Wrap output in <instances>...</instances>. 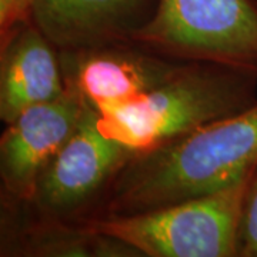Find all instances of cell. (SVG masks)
Returning <instances> with one entry per match:
<instances>
[{"label": "cell", "instance_id": "1", "mask_svg": "<svg viewBox=\"0 0 257 257\" xmlns=\"http://www.w3.org/2000/svg\"><path fill=\"white\" fill-rule=\"evenodd\" d=\"M257 166V101L135 153L90 217L124 216L220 192ZM89 219V217H87Z\"/></svg>", "mask_w": 257, "mask_h": 257}, {"label": "cell", "instance_id": "2", "mask_svg": "<svg viewBox=\"0 0 257 257\" xmlns=\"http://www.w3.org/2000/svg\"><path fill=\"white\" fill-rule=\"evenodd\" d=\"M257 101V73L207 62H184L138 99L97 111V126L133 152L165 143Z\"/></svg>", "mask_w": 257, "mask_h": 257}, {"label": "cell", "instance_id": "3", "mask_svg": "<svg viewBox=\"0 0 257 257\" xmlns=\"http://www.w3.org/2000/svg\"><path fill=\"white\" fill-rule=\"evenodd\" d=\"M254 169L213 194L135 214L96 216L83 221L126 243L139 257H239L241 217Z\"/></svg>", "mask_w": 257, "mask_h": 257}, {"label": "cell", "instance_id": "4", "mask_svg": "<svg viewBox=\"0 0 257 257\" xmlns=\"http://www.w3.org/2000/svg\"><path fill=\"white\" fill-rule=\"evenodd\" d=\"M132 42L179 62L257 73V0H156Z\"/></svg>", "mask_w": 257, "mask_h": 257}, {"label": "cell", "instance_id": "5", "mask_svg": "<svg viewBox=\"0 0 257 257\" xmlns=\"http://www.w3.org/2000/svg\"><path fill=\"white\" fill-rule=\"evenodd\" d=\"M135 153L101 132L97 111L89 104L72 138L45 169L28 204L46 217L80 221L87 209L96 210L111 180Z\"/></svg>", "mask_w": 257, "mask_h": 257}, {"label": "cell", "instance_id": "6", "mask_svg": "<svg viewBox=\"0 0 257 257\" xmlns=\"http://www.w3.org/2000/svg\"><path fill=\"white\" fill-rule=\"evenodd\" d=\"M89 103L66 86L6 124L0 138V180L6 200L30 203L47 165L72 138Z\"/></svg>", "mask_w": 257, "mask_h": 257}, {"label": "cell", "instance_id": "7", "mask_svg": "<svg viewBox=\"0 0 257 257\" xmlns=\"http://www.w3.org/2000/svg\"><path fill=\"white\" fill-rule=\"evenodd\" d=\"M66 86L96 111L138 99L167 80L184 62L169 59L132 40L59 52Z\"/></svg>", "mask_w": 257, "mask_h": 257}, {"label": "cell", "instance_id": "8", "mask_svg": "<svg viewBox=\"0 0 257 257\" xmlns=\"http://www.w3.org/2000/svg\"><path fill=\"white\" fill-rule=\"evenodd\" d=\"M156 0H35L32 23L59 52L132 40Z\"/></svg>", "mask_w": 257, "mask_h": 257}, {"label": "cell", "instance_id": "9", "mask_svg": "<svg viewBox=\"0 0 257 257\" xmlns=\"http://www.w3.org/2000/svg\"><path fill=\"white\" fill-rule=\"evenodd\" d=\"M66 89L59 50L29 22L0 42V119L5 124Z\"/></svg>", "mask_w": 257, "mask_h": 257}, {"label": "cell", "instance_id": "10", "mask_svg": "<svg viewBox=\"0 0 257 257\" xmlns=\"http://www.w3.org/2000/svg\"><path fill=\"white\" fill-rule=\"evenodd\" d=\"M2 256L139 257L126 243L92 229L83 220H59L35 211L18 231H3Z\"/></svg>", "mask_w": 257, "mask_h": 257}, {"label": "cell", "instance_id": "11", "mask_svg": "<svg viewBox=\"0 0 257 257\" xmlns=\"http://www.w3.org/2000/svg\"><path fill=\"white\" fill-rule=\"evenodd\" d=\"M239 257H257V166L244 200L240 227Z\"/></svg>", "mask_w": 257, "mask_h": 257}, {"label": "cell", "instance_id": "12", "mask_svg": "<svg viewBox=\"0 0 257 257\" xmlns=\"http://www.w3.org/2000/svg\"><path fill=\"white\" fill-rule=\"evenodd\" d=\"M35 0H0V42L20 28L32 22Z\"/></svg>", "mask_w": 257, "mask_h": 257}]
</instances>
